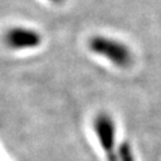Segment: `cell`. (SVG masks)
Listing matches in <instances>:
<instances>
[{"label":"cell","instance_id":"2","mask_svg":"<svg viewBox=\"0 0 161 161\" xmlns=\"http://www.w3.org/2000/svg\"><path fill=\"white\" fill-rule=\"evenodd\" d=\"M94 131L108 161H118L116 149V127L112 118L106 114L99 115L94 122Z\"/></svg>","mask_w":161,"mask_h":161},{"label":"cell","instance_id":"1","mask_svg":"<svg viewBox=\"0 0 161 161\" xmlns=\"http://www.w3.org/2000/svg\"><path fill=\"white\" fill-rule=\"evenodd\" d=\"M88 46L93 53L106 58L109 61L121 68H125L131 64V52L124 43L119 41L103 36H96L90 40Z\"/></svg>","mask_w":161,"mask_h":161},{"label":"cell","instance_id":"5","mask_svg":"<svg viewBox=\"0 0 161 161\" xmlns=\"http://www.w3.org/2000/svg\"><path fill=\"white\" fill-rule=\"evenodd\" d=\"M50 1H53V3H61L62 0H50Z\"/></svg>","mask_w":161,"mask_h":161},{"label":"cell","instance_id":"4","mask_svg":"<svg viewBox=\"0 0 161 161\" xmlns=\"http://www.w3.org/2000/svg\"><path fill=\"white\" fill-rule=\"evenodd\" d=\"M117 158L118 161H136L135 155L129 142H122L117 148Z\"/></svg>","mask_w":161,"mask_h":161},{"label":"cell","instance_id":"3","mask_svg":"<svg viewBox=\"0 0 161 161\" xmlns=\"http://www.w3.org/2000/svg\"><path fill=\"white\" fill-rule=\"evenodd\" d=\"M6 44L16 50L37 48L42 42V36L38 31L30 28L16 26L10 29L5 35Z\"/></svg>","mask_w":161,"mask_h":161}]
</instances>
